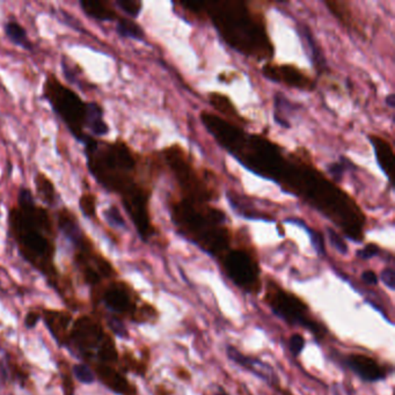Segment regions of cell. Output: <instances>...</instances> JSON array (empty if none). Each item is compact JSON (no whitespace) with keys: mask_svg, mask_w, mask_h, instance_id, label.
Listing matches in <instances>:
<instances>
[{"mask_svg":"<svg viewBox=\"0 0 395 395\" xmlns=\"http://www.w3.org/2000/svg\"><path fill=\"white\" fill-rule=\"evenodd\" d=\"M371 144L374 145V153L377 157L378 164L381 169L384 171L388 180L391 181L393 174V165H394V153L393 147L387 139L383 138L381 136L370 135Z\"/></svg>","mask_w":395,"mask_h":395,"instance_id":"d6986e66","label":"cell"},{"mask_svg":"<svg viewBox=\"0 0 395 395\" xmlns=\"http://www.w3.org/2000/svg\"><path fill=\"white\" fill-rule=\"evenodd\" d=\"M43 96L78 140H86V130L96 137H103L109 132L99 103H86L55 74H48L44 79Z\"/></svg>","mask_w":395,"mask_h":395,"instance_id":"8992f818","label":"cell"},{"mask_svg":"<svg viewBox=\"0 0 395 395\" xmlns=\"http://www.w3.org/2000/svg\"><path fill=\"white\" fill-rule=\"evenodd\" d=\"M41 311L40 310H30L27 312L26 317H25V326L28 330H33L37 325V322L40 321Z\"/></svg>","mask_w":395,"mask_h":395,"instance_id":"e575fe53","label":"cell"},{"mask_svg":"<svg viewBox=\"0 0 395 395\" xmlns=\"http://www.w3.org/2000/svg\"><path fill=\"white\" fill-rule=\"evenodd\" d=\"M299 150L286 157L277 144L257 136L246 156L247 169L281 183L286 191L308 202L322 215L337 224L354 242L364 239L365 216L345 191L337 187L312 165V159Z\"/></svg>","mask_w":395,"mask_h":395,"instance_id":"6da1fadb","label":"cell"},{"mask_svg":"<svg viewBox=\"0 0 395 395\" xmlns=\"http://www.w3.org/2000/svg\"><path fill=\"white\" fill-rule=\"evenodd\" d=\"M362 281L369 286H377L379 278L374 270H365L362 274Z\"/></svg>","mask_w":395,"mask_h":395,"instance_id":"d590c367","label":"cell"},{"mask_svg":"<svg viewBox=\"0 0 395 395\" xmlns=\"http://www.w3.org/2000/svg\"><path fill=\"white\" fill-rule=\"evenodd\" d=\"M67 239L74 245L76 268L92 290L118 277V270L111 261L96 247L81 227Z\"/></svg>","mask_w":395,"mask_h":395,"instance_id":"9c48e42d","label":"cell"},{"mask_svg":"<svg viewBox=\"0 0 395 395\" xmlns=\"http://www.w3.org/2000/svg\"><path fill=\"white\" fill-rule=\"evenodd\" d=\"M381 281L384 283L385 286H387L388 289L391 291L395 290V273L394 269L392 268H386L383 270L381 275Z\"/></svg>","mask_w":395,"mask_h":395,"instance_id":"836d02e7","label":"cell"},{"mask_svg":"<svg viewBox=\"0 0 395 395\" xmlns=\"http://www.w3.org/2000/svg\"><path fill=\"white\" fill-rule=\"evenodd\" d=\"M41 319L48 328L49 333L59 347H66L69 341L70 330L74 323V314L67 310L42 308Z\"/></svg>","mask_w":395,"mask_h":395,"instance_id":"2e32d148","label":"cell"},{"mask_svg":"<svg viewBox=\"0 0 395 395\" xmlns=\"http://www.w3.org/2000/svg\"><path fill=\"white\" fill-rule=\"evenodd\" d=\"M36 194L45 204H55L56 188L50 178L44 173L39 172L34 179Z\"/></svg>","mask_w":395,"mask_h":395,"instance_id":"603a6c76","label":"cell"},{"mask_svg":"<svg viewBox=\"0 0 395 395\" xmlns=\"http://www.w3.org/2000/svg\"><path fill=\"white\" fill-rule=\"evenodd\" d=\"M176 377L181 379V381H191V374H189V371L187 369H184L183 366H179L178 369L175 370Z\"/></svg>","mask_w":395,"mask_h":395,"instance_id":"8d00e7d4","label":"cell"},{"mask_svg":"<svg viewBox=\"0 0 395 395\" xmlns=\"http://www.w3.org/2000/svg\"><path fill=\"white\" fill-rule=\"evenodd\" d=\"M57 369L61 376L63 395H76V381L72 374V366L69 361L63 357L57 359Z\"/></svg>","mask_w":395,"mask_h":395,"instance_id":"cb8c5ba5","label":"cell"},{"mask_svg":"<svg viewBox=\"0 0 395 395\" xmlns=\"http://www.w3.org/2000/svg\"><path fill=\"white\" fill-rule=\"evenodd\" d=\"M305 344H306V340L301 334H293L292 337H290L289 349L293 357L296 359L299 357L300 354L304 350Z\"/></svg>","mask_w":395,"mask_h":395,"instance_id":"f546056e","label":"cell"},{"mask_svg":"<svg viewBox=\"0 0 395 395\" xmlns=\"http://www.w3.org/2000/svg\"><path fill=\"white\" fill-rule=\"evenodd\" d=\"M344 364L366 383H377L387 378V371L377 359L364 354H349L343 359Z\"/></svg>","mask_w":395,"mask_h":395,"instance_id":"e0dca14e","label":"cell"},{"mask_svg":"<svg viewBox=\"0 0 395 395\" xmlns=\"http://www.w3.org/2000/svg\"><path fill=\"white\" fill-rule=\"evenodd\" d=\"M79 208L85 216L91 220H98V198L96 195L85 191L79 198Z\"/></svg>","mask_w":395,"mask_h":395,"instance_id":"4316f807","label":"cell"},{"mask_svg":"<svg viewBox=\"0 0 395 395\" xmlns=\"http://www.w3.org/2000/svg\"><path fill=\"white\" fill-rule=\"evenodd\" d=\"M211 395H228V393L222 386H218L216 391L213 392Z\"/></svg>","mask_w":395,"mask_h":395,"instance_id":"ab89813d","label":"cell"},{"mask_svg":"<svg viewBox=\"0 0 395 395\" xmlns=\"http://www.w3.org/2000/svg\"><path fill=\"white\" fill-rule=\"evenodd\" d=\"M328 237H330V244L334 248L337 249V252H340L341 254H347V244L344 242L343 239L337 233V231H334L333 228H328Z\"/></svg>","mask_w":395,"mask_h":395,"instance_id":"1f68e13d","label":"cell"},{"mask_svg":"<svg viewBox=\"0 0 395 395\" xmlns=\"http://www.w3.org/2000/svg\"><path fill=\"white\" fill-rule=\"evenodd\" d=\"M5 33L13 43L18 44L25 49L32 48V43L28 40L27 32L23 27L15 21H10L5 26Z\"/></svg>","mask_w":395,"mask_h":395,"instance_id":"d4e9b609","label":"cell"},{"mask_svg":"<svg viewBox=\"0 0 395 395\" xmlns=\"http://www.w3.org/2000/svg\"><path fill=\"white\" fill-rule=\"evenodd\" d=\"M84 143L88 171L101 187L120 196L139 237L150 242L157 235L150 200L161 159L142 156L120 138L109 142L88 136Z\"/></svg>","mask_w":395,"mask_h":395,"instance_id":"7a4b0ae2","label":"cell"},{"mask_svg":"<svg viewBox=\"0 0 395 395\" xmlns=\"http://www.w3.org/2000/svg\"><path fill=\"white\" fill-rule=\"evenodd\" d=\"M10 233L22 259L47 278L49 286L67 304L74 305V290L56 266L57 227L47 208L36 204L30 189L22 188L8 213Z\"/></svg>","mask_w":395,"mask_h":395,"instance_id":"3957f363","label":"cell"},{"mask_svg":"<svg viewBox=\"0 0 395 395\" xmlns=\"http://www.w3.org/2000/svg\"><path fill=\"white\" fill-rule=\"evenodd\" d=\"M157 394L158 395H172L171 394V391H169L167 388L164 386V385H159L157 387Z\"/></svg>","mask_w":395,"mask_h":395,"instance_id":"74e56055","label":"cell"},{"mask_svg":"<svg viewBox=\"0 0 395 395\" xmlns=\"http://www.w3.org/2000/svg\"><path fill=\"white\" fill-rule=\"evenodd\" d=\"M72 374L74 379L81 384L91 385L96 381L94 371L86 363H78L72 365Z\"/></svg>","mask_w":395,"mask_h":395,"instance_id":"83f0119b","label":"cell"},{"mask_svg":"<svg viewBox=\"0 0 395 395\" xmlns=\"http://www.w3.org/2000/svg\"><path fill=\"white\" fill-rule=\"evenodd\" d=\"M105 217L111 225L118 227L125 226V220H123L120 210L116 206H110L108 210H106L105 211Z\"/></svg>","mask_w":395,"mask_h":395,"instance_id":"4dcf8cb0","label":"cell"},{"mask_svg":"<svg viewBox=\"0 0 395 395\" xmlns=\"http://www.w3.org/2000/svg\"><path fill=\"white\" fill-rule=\"evenodd\" d=\"M169 208L180 232L209 255L220 261L233 247V233L220 209L182 198H173Z\"/></svg>","mask_w":395,"mask_h":395,"instance_id":"5b68a950","label":"cell"},{"mask_svg":"<svg viewBox=\"0 0 395 395\" xmlns=\"http://www.w3.org/2000/svg\"><path fill=\"white\" fill-rule=\"evenodd\" d=\"M108 333L99 318L83 314L74 320L66 348L85 362H94L96 352Z\"/></svg>","mask_w":395,"mask_h":395,"instance_id":"7c38bea8","label":"cell"},{"mask_svg":"<svg viewBox=\"0 0 395 395\" xmlns=\"http://www.w3.org/2000/svg\"><path fill=\"white\" fill-rule=\"evenodd\" d=\"M94 300H101L103 306L116 315L135 322L139 308L144 303L134 286L125 279H111L103 286L92 290Z\"/></svg>","mask_w":395,"mask_h":395,"instance_id":"8fae6325","label":"cell"},{"mask_svg":"<svg viewBox=\"0 0 395 395\" xmlns=\"http://www.w3.org/2000/svg\"><path fill=\"white\" fill-rule=\"evenodd\" d=\"M264 300L274 314L291 326L305 328L319 341L325 340L328 335L326 326L313 317L310 306L304 300L273 279L268 281Z\"/></svg>","mask_w":395,"mask_h":395,"instance_id":"ba28073f","label":"cell"},{"mask_svg":"<svg viewBox=\"0 0 395 395\" xmlns=\"http://www.w3.org/2000/svg\"><path fill=\"white\" fill-rule=\"evenodd\" d=\"M116 22H118L116 30H118V33L121 36L130 37V39H136V40H142L143 39L144 30L132 19L120 17Z\"/></svg>","mask_w":395,"mask_h":395,"instance_id":"484cf974","label":"cell"},{"mask_svg":"<svg viewBox=\"0 0 395 395\" xmlns=\"http://www.w3.org/2000/svg\"><path fill=\"white\" fill-rule=\"evenodd\" d=\"M180 6L208 17L220 36L237 52L257 59L269 58L274 54L264 13L247 1L180 3Z\"/></svg>","mask_w":395,"mask_h":395,"instance_id":"277c9868","label":"cell"},{"mask_svg":"<svg viewBox=\"0 0 395 395\" xmlns=\"http://www.w3.org/2000/svg\"><path fill=\"white\" fill-rule=\"evenodd\" d=\"M378 253H379V247L376 244H369L364 248L359 249L357 252V257L363 260H369V259L377 257Z\"/></svg>","mask_w":395,"mask_h":395,"instance_id":"d6a6232c","label":"cell"},{"mask_svg":"<svg viewBox=\"0 0 395 395\" xmlns=\"http://www.w3.org/2000/svg\"><path fill=\"white\" fill-rule=\"evenodd\" d=\"M209 100H210V103L211 106L220 111L224 118H226V121L231 122V123H235V125H247V121L245 118H242V115L239 114L238 109L235 108L233 103L231 101L230 98H227L226 96H224L222 93H211L209 96Z\"/></svg>","mask_w":395,"mask_h":395,"instance_id":"44dd1931","label":"cell"},{"mask_svg":"<svg viewBox=\"0 0 395 395\" xmlns=\"http://www.w3.org/2000/svg\"><path fill=\"white\" fill-rule=\"evenodd\" d=\"M149 362H150V350L145 348L143 349V356L140 359H137L135 354L130 350H125L118 359V366L125 374L131 372L140 377H145L149 370Z\"/></svg>","mask_w":395,"mask_h":395,"instance_id":"ffe728a7","label":"cell"},{"mask_svg":"<svg viewBox=\"0 0 395 395\" xmlns=\"http://www.w3.org/2000/svg\"><path fill=\"white\" fill-rule=\"evenodd\" d=\"M231 282L244 292L259 295L264 289L257 253L249 246L232 247L220 260Z\"/></svg>","mask_w":395,"mask_h":395,"instance_id":"30bf717a","label":"cell"},{"mask_svg":"<svg viewBox=\"0 0 395 395\" xmlns=\"http://www.w3.org/2000/svg\"><path fill=\"white\" fill-rule=\"evenodd\" d=\"M162 161L175 178L181 198L201 203H209L218 198L216 176L210 171L198 169L183 147L178 144L166 147L162 151Z\"/></svg>","mask_w":395,"mask_h":395,"instance_id":"52a82bcc","label":"cell"},{"mask_svg":"<svg viewBox=\"0 0 395 395\" xmlns=\"http://www.w3.org/2000/svg\"><path fill=\"white\" fill-rule=\"evenodd\" d=\"M395 96L394 94H389V96L386 98V103H387L388 106L391 107V108H394L395 106Z\"/></svg>","mask_w":395,"mask_h":395,"instance_id":"f35d334b","label":"cell"},{"mask_svg":"<svg viewBox=\"0 0 395 395\" xmlns=\"http://www.w3.org/2000/svg\"><path fill=\"white\" fill-rule=\"evenodd\" d=\"M262 74L269 81L281 83L299 91L312 92L315 88L313 78L292 64L267 63L262 67Z\"/></svg>","mask_w":395,"mask_h":395,"instance_id":"4fadbf2b","label":"cell"},{"mask_svg":"<svg viewBox=\"0 0 395 395\" xmlns=\"http://www.w3.org/2000/svg\"><path fill=\"white\" fill-rule=\"evenodd\" d=\"M226 355L232 362H235L237 365L242 366V369L247 370L255 377L260 378L261 381L267 383L271 387L276 388L277 391H281L282 393H286V391L281 386V381H279L276 371L267 363L261 361L257 357H252V356L242 354L233 345H227Z\"/></svg>","mask_w":395,"mask_h":395,"instance_id":"5bb4252c","label":"cell"},{"mask_svg":"<svg viewBox=\"0 0 395 395\" xmlns=\"http://www.w3.org/2000/svg\"><path fill=\"white\" fill-rule=\"evenodd\" d=\"M93 371L101 384L118 395H138V388L129 381L118 365L94 364Z\"/></svg>","mask_w":395,"mask_h":395,"instance_id":"9a60e30c","label":"cell"},{"mask_svg":"<svg viewBox=\"0 0 395 395\" xmlns=\"http://www.w3.org/2000/svg\"><path fill=\"white\" fill-rule=\"evenodd\" d=\"M81 6L85 14L98 21H118L120 18L113 3L108 0H83Z\"/></svg>","mask_w":395,"mask_h":395,"instance_id":"ac0fdd59","label":"cell"},{"mask_svg":"<svg viewBox=\"0 0 395 395\" xmlns=\"http://www.w3.org/2000/svg\"><path fill=\"white\" fill-rule=\"evenodd\" d=\"M325 4L330 8L332 14L339 20L348 30L359 32V23L356 21L355 13L352 10V4L348 1H335L328 0Z\"/></svg>","mask_w":395,"mask_h":395,"instance_id":"7402d4cb","label":"cell"},{"mask_svg":"<svg viewBox=\"0 0 395 395\" xmlns=\"http://www.w3.org/2000/svg\"><path fill=\"white\" fill-rule=\"evenodd\" d=\"M115 5L121 8L125 14H128L131 19L138 17L139 13L142 11V1L139 0H116Z\"/></svg>","mask_w":395,"mask_h":395,"instance_id":"f1b7e54d","label":"cell"}]
</instances>
